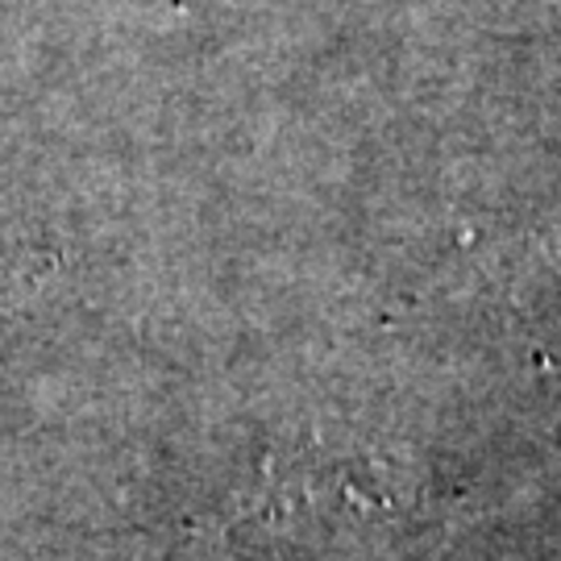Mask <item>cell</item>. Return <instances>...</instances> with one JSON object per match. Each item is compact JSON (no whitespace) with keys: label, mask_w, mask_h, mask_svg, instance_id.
I'll return each instance as SVG.
<instances>
[{"label":"cell","mask_w":561,"mask_h":561,"mask_svg":"<svg viewBox=\"0 0 561 561\" xmlns=\"http://www.w3.org/2000/svg\"><path fill=\"white\" fill-rule=\"evenodd\" d=\"M403 474L387 458H341V461H300L291 474L271 479V512L279 520H341L366 516L387 520L403 512L400 486Z\"/></svg>","instance_id":"6da1fadb"}]
</instances>
